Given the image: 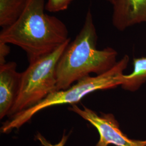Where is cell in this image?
Instances as JSON below:
<instances>
[{
	"mask_svg": "<svg viewBox=\"0 0 146 146\" xmlns=\"http://www.w3.org/2000/svg\"><path fill=\"white\" fill-rule=\"evenodd\" d=\"M46 1L27 0L17 20L0 33V42L21 48L29 63L52 53L70 38L62 21L45 13Z\"/></svg>",
	"mask_w": 146,
	"mask_h": 146,
	"instance_id": "obj_1",
	"label": "cell"
},
{
	"mask_svg": "<svg viewBox=\"0 0 146 146\" xmlns=\"http://www.w3.org/2000/svg\"><path fill=\"white\" fill-rule=\"evenodd\" d=\"M97 41L93 17L89 9L81 29L69 43L58 62L56 91L68 89L90 76V73L101 75L116 64L117 52L110 47L98 49Z\"/></svg>",
	"mask_w": 146,
	"mask_h": 146,
	"instance_id": "obj_2",
	"label": "cell"
},
{
	"mask_svg": "<svg viewBox=\"0 0 146 146\" xmlns=\"http://www.w3.org/2000/svg\"><path fill=\"white\" fill-rule=\"evenodd\" d=\"M129 61V58L126 55L107 72L94 77H86L66 90L53 92L33 107L8 118L3 123L1 131L8 134L14 129H19L39 111L49 107L62 104H76L92 92L122 86L125 81L123 71L127 68Z\"/></svg>",
	"mask_w": 146,
	"mask_h": 146,
	"instance_id": "obj_3",
	"label": "cell"
},
{
	"mask_svg": "<svg viewBox=\"0 0 146 146\" xmlns=\"http://www.w3.org/2000/svg\"><path fill=\"white\" fill-rule=\"evenodd\" d=\"M70 41V38L53 52L30 63L21 73L19 92L9 118L33 107L56 91L58 62Z\"/></svg>",
	"mask_w": 146,
	"mask_h": 146,
	"instance_id": "obj_4",
	"label": "cell"
},
{
	"mask_svg": "<svg viewBox=\"0 0 146 146\" xmlns=\"http://www.w3.org/2000/svg\"><path fill=\"white\" fill-rule=\"evenodd\" d=\"M81 108L76 104L70 105L68 110L86 120L97 129L99 140L95 146H146V140L129 139L120 129V125L112 114L101 113L99 115L94 110L82 105Z\"/></svg>",
	"mask_w": 146,
	"mask_h": 146,
	"instance_id": "obj_5",
	"label": "cell"
},
{
	"mask_svg": "<svg viewBox=\"0 0 146 146\" xmlns=\"http://www.w3.org/2000/svg\"><path fill=\"white\" fill-rule=\"evenodd\" d=\"M16 68L13 61L0 65V119L8 116L19 92L21 73Z\"/></svg>",
	"mask_w": 146,
	"mask_h": 146,
	"instance_id": "obj_6",
	"label": "cell"
},
{
	"mask_svg": "<svg viewBox=\"0 0 146 146\" xmlns=\"http://www.w3.org/2000/svg\"><path fill=\"white\" fill-rule=\"evenodd\" d=\"M112 23L119 31L146 23V0H115Z\"/></svg>",
	"mask_w": 146,
	"mask_h": 146,
	"instance_id": "obj_7",
	"label": "cell"
},
{
	"mask_svg": "<svg viewBox=\"0 0 146 146\" xmlns=\"http://www.w3.org/2000/svg\"><path fill=\"white\" fill-rule=\"evenodd\" d=\"M27 0H0V27L5 29L14 24L24 11Z\"/></svg>",
	"mask_w": 146,
	"mask_h": 146,
	"instance_id": "obj_8",
	"label": "cell"
},
{
	"mask_svg": "<svg viewBox=\"0 0 146 146\" xmlns=\"http://www.w3.org/2000/svg\"><path fill=\"white\" fill-rule=\"evenodd\" d=\"M134 70L129 75H124L125 83L122 85L123 88L134 90L137 88L146 81V57L134 58Z\"/></svg>",
	"mask_w": 146,
	"mask_h": 146,
	"instance_id": "obj_9",
	"label": "cell"
},
{
	"mask_svg": "<svg viewBox=\"0 0 146 146\" xmlns=\"http://www.w3.org/2000/svg\"><path fill=\"white\" fill-rule=\"evenodd\" d=\"M73 0H47L46 11L50 13H57L65 11Z\"/></svg>",
	"mask_w": 146,
	"mask_h": 146,
	"instance_id": "obj_10",
	"label": "cell"
},
{
	"mask_svg": "<svg viewBox=\"0 0 146 146\" xmlns=\"http://www.w3.org/2000/svg\"><path fill=\"white\" fill-rule=\"evenodd\" d=\"M11 52V48L8 44L0 42V65L6 63L5 58Z\"/></svg>",
	"mask_w": 146,
	"mask_h": 146,
	"instance_id": "obj_11",
	"label": "cell"
},
{
	"mask_svg": "<svg viewBox=\"0 0 146 146\" xmlns=\"http://www.w3.org/2000/svg\"><path fill=\"white\" fill-rule=\"evenodd\" d=\"M37 138L38 139V140H39L40 142L42 144V145L44 146H63L64 145L66 142L67 141V136L63 135L62 139L61 140V141H60L58 143L54 145L51 144L50 143H49L48 141H47L44 137H43L41 135H37Z\"/></svg>",
	"mask_w": 146,
	"mask_h": 146,
	"instance_id": "obj_12",
	"label": "cell"
},
{
	"mask_svg": "<svg viewBox=\"0 0 146 146\" xmlns=\"http://www.w3.org/2000/svg\"><path fill=\"white\" fill-rule=\"evenodd\" d=\"M106 1H107V2H108L109 3H110L111 5H113V3H114V1L115 0H106Z\"/></svg>",
	"mask_w": 146,
	"mask_h": 146,
	"instance_id": "obj_13",
	"label": "cell"
}]
</instances>
